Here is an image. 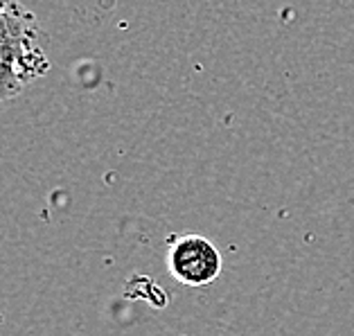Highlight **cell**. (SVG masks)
<instances>
[{"label":"cell","instance_id":"cell-1","mask_svg":"<svg viewBox=\"0 0 354 336\" xmlns=\"http://www.w3.org/2000/svg\"><path fill=\"white\" fill-rule=\"evenodd\" d=\"M48 37L37 16L16 0H0V102L10 104L50 71Z\"/></svg>","mask_w":354,"mask_h":336},{"label":"cell","instance_id":"cell-2","mask_svg":"<svg viewBox=\"0 0 354 336\" xmlns=\"http://www.w3.org/2000/svg\"><path fill=\"white\" fill-rule=\"evenodd\" d=\"M221 253L201 235H180L167 248V271L185 287H205L221 273Z\"/></svg>","mask_w":354,"mask_h":336}]
</instances>
